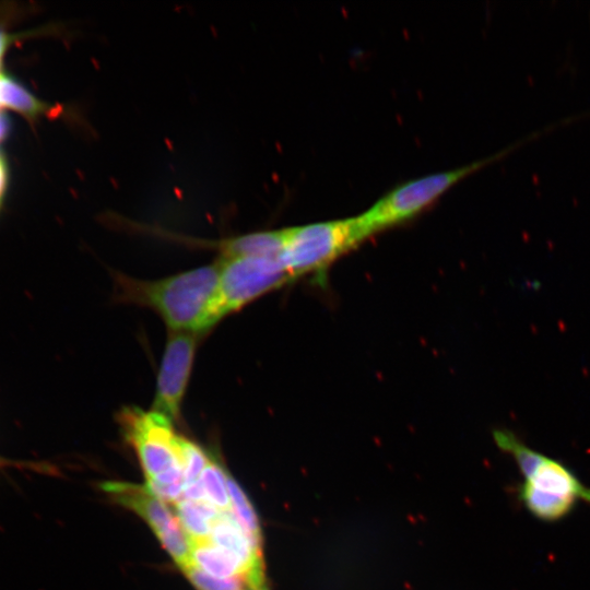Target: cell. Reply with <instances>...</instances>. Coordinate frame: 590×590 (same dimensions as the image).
Instances as JSON below:
<instances>
[{
	"mask_svg": "<svg viewBox=\"0 0 590 590\" xmlns=\"http://www.w3.org/2000/svg\"><path fill=\"white\" fill-rule=\"evenodd\" d=\"M119 283L123 297L151 307L172 331L198 334L226 316L217 261L157 281Z\"/></svg>",
	"mask_w": 590,
	"mask_h": 590,
	"instance_id": "1",
	"label": "cell"
},
{
	"mask_svg": "<svg viewBox=\"0 0 590 590\" xmlns=\"http://www.w3.org/2000/svg\"><path fill=\"white\" fill-rule=\"evenodd\" d=\"M118 423L143 468L148 488L162 500L178 502L185 479L180 437L173 421L155 411L135 406L122 409Z\"/></svg>",
	"mask_w": 590,
	"mask_h": 590,
	"instance_id": "2",
	"label": "cell"
},
{
	"mask_svg": "<svg viewBox=\"0 0 590 590\" xmlns=\"http://www.w3.org/2000/svg\"><path fill=\"white\" fill-rule=\"evenodd\" d=\"M556 127V123L553 122V125L551 123L540 130H535L482 160L450 170L423 176L397 186L377 200L367 211L356 216L363 234L367 238L382 229L412 219L469 174L503 157L528 140L539 137Z\"/></svg>",
	"mask_w": 590,
	"mask_h": 590,
	"instance_id": "3",
	"label": "cell"
},
{
	"mask_svg": "<svg viewBox=\"0 0 590 590\" xmlns=\"http://www.w3.org/2000/svg\"><path fill=\"white\" fill-rule=\"evenodd\" d=\"M364 239L356 216L288 227L281 261L292 280L319 276Z\"/></svg>",
	"mask_w": 590,
	"mask_h": 590,
	"instance_id": "4",
	"label": "cell"
},
{
	"mask_svg": "<svg viewBox=\"0 0 590 590\" xmlns=\"http://www.w3.org/2000/svg\"><path fill=\"white\" fill-rule=\"evenodd\" d=\"M102 488L111 499L132 509L150 524L165 550L182 569L190 564L191 541L177 516L148 487L125 483L106 482Z\"/></svg>",
	"mask_w": 590,
	"mask_h": 590,
	"instance_id": "5",
	"label": "cell"
},
{
	"mask_svg": "<svg viewBox=\"0 0 590 590\" xmlns=\"http://www.w3.org/2000/svg\"><path fill=\"white\" fill-rule=\"evenodd\" d=\"M225 315L292 281L282 261L264 257L220 258Z\"/></svg>",
	"mask_w": 590,
	"mask_h": 590,
	"instance_id": "6",
	"label": "cell"
},
{
	"mask_svg": "<svg viewBox=\"0 0 590 590\" xmlns=\"http://www.w3.org/2000/svg\"><path fill=\"white\" fill-rule=\"evenodd\" d=\"M494 440L512 456L524 482L541 491L590 504V487L562 462L530 448L507 429L495 430Z\"/></svg>",
	"mask_w": 590,
	"mask_h": 590,
	"instance_id": "7",
	"label": "cell"
},
{
	"mask_svg": "<svg viewBox=\"0 0 590 590\" xmlns=\"http://www.w3.org/2000/svg\"><path fill=\"white\" fill-rule=\"evenodd\" d=\"M196 349L197 333L173 331L167 340L158 371L153 411L170 421L179 416Z\"/></svg>",
	"mask_w": 590,
	"mask_h": 590,
	"instance_id": "8",
	"label": "cell"
},
{
	"mask_svg": "<svg viewBox=\"0 0 590 590\" xmlns=\"http://www.w3.org/2000/svg\"><path fill=\"white\" fill-rule=\"evenodd\" d=\"M210 541L241 560L256 589L264 588L260 544L249 538L231 510L222 511L214 521Z\"/></svg>",
	"mask_w": 590,
	"mask_h": 590,
	"instance_id": "9",
	"label": "cell"
},
{
	"mask_svg": "<svg viewBox=\"0 0 590 590\" xmlns=\"http://www.w3.org/2000/svg\"><path fill=\"white\" fill-rule=\"evenodd\" d=\"M189 565L214 577L241 578L249 589H256L241 560L228 551L212 543L210 539L191 544Z\"/></svg>",
	"mask_w": 590,
	"mask_h": 590,
	"instance_id": "10",
	"label": "cell"
},
{
	"mask_svg": "<svg viewBox=\"0 0 590 590\" xmlns=\"http://www.w3.org/2000/svg\"><path fill=\"white\" fill-rule=\"evenodd\" d=\"M286 241V228L231 237L219 244L220 258L264 257L280 259Z\"/></svg>",
	"mask_w": 590,
	"mask_h": 590,
	"instance_id": "11",
	"label": "cell"
},
{
	"mask_svg": "<svg viewBox=\"0 0 590 590\" xmlns=\"http://www.w3.org/2000/svg\"><path fill=\"white\" fill-rule=\"evenodd\" d=\"M521 505L535 518L543 521H558L568 516L577 499L541 491L527 482L517 487Z\"/></svg>",
	"mask_w": 590,
	"mask_h": 590,
	"instance_id": "12",
	"label": "cell"
},
{
	"mask_svg": "<svg viewBox=\"0 0 590 590\" xmlns=\"http://www.w3.org/2000/svg\"><path fill=\"white\" fill-rule=\"evenodd\" d=\"M175 510L191 544L210 539L213 523L222 512L208 500L185 498L175 503Z\"/></svg>",
	"mask_w": 590,
	"mask_h": 590,
	"instance_id": "13",
	"label": "cell"
},
{
	"mask_svg": "<svg viewBox=\"0 0 590 590\" xmlns=\"http://www.w3.org/2000/svg\"><path fill=\"white\" fill-rule=\"evenodd\" d=\"M228 474L221 464L212 457L205 465L200 482L205 499L220 511H227L229 495L227 488Z\"/></svg>",
	"mask_w": 590,
	"mask_h": 590,
	"instance_id": "14",
	"label": "cell"
},
{
	"mask_svg": "<svg viewBox=\"0 0 590 590\" xmlns=\"http://www.w3.org/2000/svg\"><path fill=\"white\" fill-rule=\"evenodd\" d=\"M227 488L232 514L251 540L261 545V531L257 515L237 483L228 475Z\"/></svg>",
	"mask_w": 590,
	"mask_h": 590,
	"instance_id": "15",
	"label": "cell"
},
{
	"mask_svg": "<svg viewBox=\"0 0 590 590\" xmlns=\"http://www.w3.org/2000/svg\"><path fill=\"white\" fill-rule=\"evenodd\" d=\"M185 487L200 483L201 474L210 456L197 444L180 437Z\"/></svg>",
	"mask_w": 590,
	"mask_h": 590,
	"instance_id": "16",
	"label": "cell"
},
{
	"mask_svg": "<svg viewBox=\"0 0 590 590\" xmlns=\"http://www.w3.org/2000/svg\"><path fill=\"white\" fill-rule=\"evenodd\" d=\"M182 570L198 590H246L248 585L241 578H219L188 565Z\"/></svg>",
	"mask_w": 590,
	"mask_h": 590,
	"instance_id": "17",
	"label": "cell"
},
{
	"mask_svg": "<svg viewBox=\"0 0 590 590\" xmlns=\"http://www.w3.org/2000/svg\"><path fill=\"white\" fill-rule=\"evenodd\" d=\"M248 590H266V588H262V589H248Z\"/></svg>",
	"mask_w": 590,
	"mask_h": 590,
	"instance_id": "18",
	"label": "cell"
}]
</instances>
